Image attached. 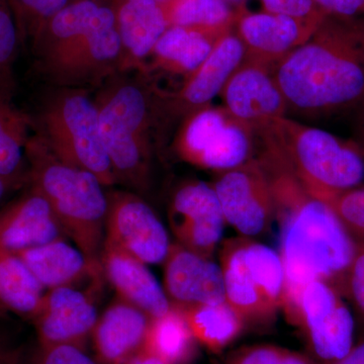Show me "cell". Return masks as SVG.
Listing matches in <instances>:
<instances>
[{
    "label": "cell",
    "mask_w": 364,
    "mask_h": 364,
    "mask_svg": "<svg viewBox=\"0 0 364 364\" xmlns=\"http://www.w3.org/2000/svg\"><path fill=\"white\" fill-rule=\"evenodd\" d=\"M253 131L224 107H200L188 114L176 144L184 161L200 168L227 171L250 160Z\"/></svg>",
    "instance_id": "10"
},
{
    "label": "cell",
    "mask_w": 364,
    "mask_h": 364,
    "mask_svg": "<svg viewBox=\"0 0 364 364\" xmlns=\"http://www.w3.org/2000/svg\"><path fill=\"white\" fill-rule=\"evenodd\" d=\"M0 346H1V345H0Z\"/></svg>",
    "instance_id": "46"
},
{
    "label": "cell",
    "mask_w": 364,
    "mask_h": 364,
    "mask_svg": "<svg viewBox=\"0 0 364 364\" xmlns=\"http://www.w3.org/2000/svg\"><path fill=\"white\" fill-rule=\"evenodd\" d=\"M358 105L360 107V111H359L358 130H356L358 131V136H356L358 142L354 145L360 150L364 156V100Z\"/></svg>",
    "instance_id": "40"
},
{
    "label": "cell",
    "mask_w": 364,
    "mask_h": 364,
    "mask_svg": "<svg viewBox=\"0 0 364 364\" xmlns=\"http://www.w3.org/2000/svg\"><path fill=\"white\" fill-rule=\"evenodd\" d=\"M65 231L49 203L36 189L0 210V250L18 253L64 240Z\"/></svg>",
    "instance_id": "19"
},
{
    "label": "cell",
    "mask_w": 364,
    "mask_h": 364,
    "mask_svg": "<svg viewBox=\"0 0 364 364\" xmlns=\"http://www.w3.org/2000/svg\"><path fill=\"white\" fill-rule=\"evenodd\" d=\"M46 73L63 85L91 82L121 64L122 44L114 9L105 6L90 25L76 26L35 51Z\"/></svg>",
    "instance_id": "8"
},
{
    "label": "cell",
    "mask_w": 364,
    "mask_h": 364,
    "mask_svg": "<svg viewBox=\"0 0 364 364\" xmlns=\"http://www.w3.org/2000/svg\"><path fill=\"white\" fill-rule=\"evenodd\" d=\"M235 26L215 28L170 26L151 52L152 68L188 77L208 58Z\"/></svg>",
    "instance_id": "22"
},
{
    "label": "cell",
    "mask_w": 364,
    "mask_h": 364,
    "mask_svg": "<svg viewBox=\"0 0 364 364\" xmlns=\"http://www.w3.org/2000/svg\"><path fill=\"white\" fill-rule=\"evenodd\" d=\"M18 26L9 0H0V91L14 95V63L18 50Z\"/></svg>",
    "instance_id": "31"
},
{
    "label": "cell",
    "mask_w": 364,
    "mask_h": 364,
    "mask_svg": "<svg viewBox=\"0 0 364 364\" xmlns=\"http://www.w3.org/2000/svg\"><path fill=\"white\" fill-rule=\"evenodd\" d=\"M159 4L168 28L235 26L238 18V9H232L227 0H165Z\"/></svg>",
    "instance_id": "29"
},
{
    "label": "cell",
    "mask_w": 364,
    "mask_h": 364,
    "mask_svg": "<svg viewBox=\"0 0 364 364\" xmlns=\"http://www.w3.org/2000/svg\"><path fill=\"white\" fill-rule=\"evenodd\" d=\"M169 221L179 245L205 258L214 253L226 222L214 188L200 181L178 189Z\"/></svg>",
    "instance_id": "14"
},
{
    "label": "cell",
    "mask_w": 364,
    "mask_h": 364,
    "mask_svg": "<svg viewBox=\"0 0 364 364\" xmlns=\"http://www.w3.org/2000/svg\"><path fill=\"white\" fill-rule=\"evenodd\" d=\"M263 11L296 20L324 21L329 14L315 0H260Z\"/></svg>",
    "instance_id": "34"
},
{
    "label": "cell",
    "mask_w": 364,
    "mask_h": 364,
    "mask_svg": "<svg viewBox=\"0 0 364 364\" xmlns=\"http://www.w3.org/2000/svg\"><path fill=\"white\" fill-rule=\"evenodd\" d=\"M230 4H235L237 7L241 6L243 4L244 0H227Z\"/></svg>",
    "instance_id": "43"
},
{
    "label": "cell",
    "mask_w": 364,
    "mask_h": 364,
    "mask_svg": "<svg viewBox=\"0 0 364 364\" xmlns=\"http://www.w3.org/2000/svg\"><path fill=\"white\" fill-rule=\"evenodd\" d=\"M13 186L11 184L7 183L6 181H4V179L0 178V200L4 198V196H6L7 191L13 189Z\"/></svg>",
    "instance_id": "42"
},
{
    "label": "cell",
    "mask_w": 364,
    "mask_h": 364,
    "mask_svg": "<svg viewBox=\"0 0 364 364\" xmlns=\"http://www.w3.org/2000/svg\"><path fill=\"white\" fill-rule=\"evenodd\" d=\"M165 293L176 308L226 301L221 267L208 258L171 244L165 258Z\"/></svg>",
    "instance_id": "17"
},
{
    "label": "cell",
    "mask_w": 364,
    "mask_h": 364,
    "mask_svg": "<svg viewBox=\"0 0 364 364\" xmlns=\"http://www.w3.org/2000/svg\"><path fill=\"white\" fill-rule=\"evenodd\" d=\"M91 1H93V0H91Z\"/></svg>",
    "instance_id": "45"
},
{
    "label": "cell",
    "mask_w": 364,
    "mask_h": 364,
    "mask_svg": "<svg viewBox=\"0 0 364 364\" xmlns=\"http://www.w3.org/2000/svg\"><path fill=\"white\" fill-rule=\"evenodd\" d=\"M42 284L16 253L0 250V306L31 318L37 312L44 293Z\"/></svg>",
    "instance_id": "27"
},
{
    "label": "cell",
    "mask_w": 364,
    "mask_h": 364,
    "mask_svg": "<svg viewBox=\"0 0 364 364\" xmlns=\"http://www.w3.org/2000/svg\"><path fill=\"white\" fill-rule=\"evenodd\" d=\"M155 1L162 2V1H165V0H155Z\"/></svg>",
    "instance_id": "44"
},
{
    "label": "cell",
    "mask_w": 364,
    "mask_h": 364,
    "mask_svg": "<svg viewBox=\"0 0 364 364\" xmlns=\"http://www.w3.org/2000/svg\"><path fill=\"white\" fill-rule=\"evenodd\" d=\"M114 11L122 44L119 67L136 66L168 28L161 6L155 0H121Z\"/></svg>",
    "instance_id": "23"
},
{
    "label": "cell",
    "mask_w": 364,
    "mask_h": 364,
    "mask_svg": "<svg viewBox=\"0 0 364 364\" xmlns=\"http://www.w3.org/2000/svg\"><path fill=\"white\" fill-rule=\"evenodd\" d=\"M13 97L0 91V178L16 188L28 181L26 150L32 121L13 104Z\"/></svg>",
    "instance_id": "25"
},
{
    "label": "cell",
    "mask_w": 364,
    "mask_h": 364,
    "mask_svg": "<svg viewBox=\"0 0 364 364\" xmlns=\"http://www.w3.org/2000/svg\"><path fill=\"white\" fill-rule=\"evenodd\" d=\"M105 242L146 264L164 261L171 246L154 210L142 198L124 191L107 195Z\"/></svg>",
    "instance_id": "12"
},
{
    "label": "cell",
    "mask_w": 364,
    "mask_h": 364,
    "mask_svg": "<svg viewBox=\"0 0 364 364\" xmlns=\"http://www.w3.org/2000/svg\"><path fill=\"white\" fill-rule=\"evenodd\" d=\"M254 134L264 144L265 161L311 198L323 202L363 181V153L328 132L282 117Z\"/></svg>",
    "instance_id": "3"
},
{
    "label": "cell",
    "mask_w": 364,
    "mask_h": 364,
    "mask_svg": "<svg viewBox=\"0 0 364 364\" xmlns=\"http://www.w3.org/2000/svg\"><path fill=\"white\" fill-rule=\"evenodd\" d=\"M238 9L236 33L245 48L244 61L274 69L282 60L308 42L324 21L296 20L289 16Z\"/></svg>",
    "instance_id": "13"
},
{
    "label": "cell",
    "mask_w": 364,
    "mask_h": 364,
    "mask_svg": "<svg viewBox=\"0 0 364 364\" xmlns=\"http://www.w3.org/2000/svg\"><path fill=\"white\" fill-rule=\"evenodd\" d=\"M0 364H20V354L0 346Z\"/></svg>",
    "instance_id": "41"
},
{
    "label": "cell",
    "mask_w": 364,
    "mask_h": 364,
    "mask_svg": "<svg viewBox=\"0 0 364 364\" xmlns=\"http://www.w3.org/2000/svg\"><path fill=\"white\" fill-rule=\"evenodd\" d=\"M28 181L44 196L66 235L95 269L105 242L107 195L102 182L86 170L56 157L39 133L26 145Z\"/></svg>",
    "instance_id": "4"
},
{
    "label": "cell",
    "mask_w": 364,
    "mask_h": 364,
    "mask_svg": "<svg viewBox=\"0 0 364 364\" xmlns=\"http://www.w3.org/2000/svg\"><path fill=\"white\" fill-rule=\"evenodd\" d=\"M221 269L226 301L245 323L267 321L284 306L286 272L272 249L248 239L228 241Z\"/></svg>",
    "instance_id": "7"
},
{
    "label": "cell",
    "mask_w": 364,
    "mask_h": 364,
    "mask_svg": "<svg viewBox=\"0 0 364 364\" xmlns=\"http://www.w3.org/2000/svg\"><path fill=\"white\" fill-rule=\"evenodd\" d=\"M277 203L286 213L282 257L286 289L322 279L337 287L346 284V274L355 242L325 203L306 195L298 183L284 181L275 188Z\"/></svg>",
    "instance_id": "2"
},
{
    "label": "cell",
    "mask_w": 364,
    "mask_h": 364,
    "mask_svg": "<svg viewBox=\"0 0 364 364\" xmlns=\"http://www.w3.org/2000/svg\"><path fill=\"white\" fill-rule=\"evenodd\" d=\"M224 109L253 132L286 117L287 100L268 67L243 61L223 88Z\"/></svg>",
    "instance_id": "15"
},
{
    "label": "cell",
    "mask_w": 364,
    "mask_h": 364,
    "mask_svg": "<svg viewBox=\"0 0 364 364\" xmlns=\"http://www.w3.org/2000/svg\"><path fill=\"white\" fill-rule=\"evenodd\" d=\"M100 136L117 182L144 189L149 181L150 104L145 90L114 81L95 100Z\"/></svg>",
    "instance_id": "5"
},
{
    "label": "cell",
    "mask_w": 364,
    "mask_h": 364,
    "mask_svg": "<svg viewBox=\"0 0 364 364\" xmlns=\"http://www.w3.org/2000/svg\"><path fill=\"white\" fill-rule=\"evenodd\" d=\"M245 48L233 32L227 33L215 45L208 58L184 80L181 90L169 97L167 105L174 114L193 112L207 107L239 66L243 63Z\"/></svg>",
    "instance_id": "18"
},
{
    "label": "cell",
    "mask_w": 364,
    "mask_h": 364,
    "mask_svg": "<svg viewBox=\"0 0 364 364\" xmlns=\"http://www.w3.org/2000/svg\"><path fill=\"white\" fill-rule=\"evenodd\" d=\"M225 364H318L313 358L270 344L242 347L230 354Z\"/></svg>",
    "instance_id": "33"
},
{
    "label": "cell",
    "mask_w": 364,
    "mask_h": 364,
    "mask_svg": "<svg viewBox=\"0 0 364 364\" xmlns=\"http://www.w3.org/2000/svg\"><path fill=\"white\" fill-rule=\"evenodd\" d=\"M282 308L321 364L337 363L353 347V318L339 289L330 282L313 279L286 289Z\"/></svg>",
    "instance_id": "9"
},
{
    "label": "cell",
    "mask_w": 364,
    "mask_h": 364,
    "mask_svg": "<svg viewBox=\"0 0 364 364\" xmlns=\"http://www.w3.org/2000/svg\"><path fill=\"white\" fill-rule=\"evenodd\" d=\"M20 39L33 42L43 26L68 4V0H9Z\"/></svg>",
    "instance_id": "30"
},
{
    "label": "cell",
    "mask_w": 364,
    "mask_h": 364,
    "mask_svg": "<svg viewBox=\"0 0 364 364\" xmlns=\"http://www.w3.org/2000/svg\"><path fill=\"white\" fill-rule=\"evenodd\" d=\"M41 136L61 161L86 170L104 186L117 183L100 136L95 100L79 90L49 98L40 117Z\"/></svg>",
    "instance_id": "6"
},
{
    "label": "cell",
    "mask_w": 364,
    "mask_h": 364,
    "mask_svg": "<svg viewBox=\"0 0 364 364\" xmlns=\"http://www.w3.org/2000/svg\"><path fill=\"white\" fill-rule=\"evenodd\" d=\"M196 339L178 309L151 318L143 350L169 364H188L195 356Z\"/></svg>",
    "instance_id": "28"
},
{
    "label": "cell",
    "mask_w": 364,
    "mask_h": 364,
    "mask_svg": "<svg viewBox=\"0 0 364 364\" xmlns=\"http://www.w3.org/2000/svg\"><path fill=\"white\" fill-rule=\"evenodd\" d=\"M323 203L331 208L352 238L364 242V188L335 193Z\"/></svg>",
    "instance_id": "32"
},
{
    "label": "cell",
    "mask_w": 364,
    "mask_h": 364,
    "mask_svg": "<svg viewBox=\"0 0 364 364\" xmlns=\"http://www.w3.org/2000/svg\"><path fill=\"white\" fill-rule=\"evenodd\" d=\"M151 318L119 299L97 318L93 344L104 364H124L143 350Z\"/></svg>",
    "instance_id": "21"
},
{
    "label": "cell",
    "mask_w": 364,
    "mask_h": 364,
    "mask_svg": "<svg viewBox=\"0 0 364 364\" xmlns=\"http://www.w3.org/2000/svg\"><path fill=\"white\" fill-rule=\"evenodd\" d=\"M272 75L287 107L298 111L324 114L358 105L364 100V23L329 14Z\"/></svg>",
    "instance_id": "1"
},
{
    "label": "cell",
    "mask_w": 364,
    "mask_h": 364,
    "mask_svg": "<svg viewBox=\"0 0 364 364\" xmlns=\"http://www.w3.org/2000/svg\"><path fill=\"white\" fill-rule=\"evenodd\" d=\"M334 364H364V341L353 345L351 350Z\"/></svg>",
    "instance_id": "38"
},
{
    "label": "cell",
    "mask_w": 364,
    "mask_h": 364,
    "mask_svg": "<svg viewBox=\"0 0 364 364\" xmlns=\"http://www.w3.org/2000/svg\"><path fill=\"white\" fill-rule=\"evenodd\" d=\"M225 221L245 236L261 234L277 207L267 169L260 161L247 162L223 171L214 184Z\"/></svg>",
    "instance_id": "11"
},
{
    "label": "cell",
    "mask_w": 364,
    "mask_h": 364,
    "mask_svg": "<svg viewBox=\"0 0 364 364\" xmlns=\"http://www.w3.org/2000/svg\"><path fill=\"white\" fill-rule=\"evenodd\" d=\"M321 9L331 16L354 18L364 11V0H315Z\"/></svg>",
    "instance_id": "37"
},
{
    "label": "cell",
    "mask_w": 364,
    "mask_h": 364,
    "mask_svg": "<svg viewBox=\"0 0 364 364\" xmlns=\"http://www.w3.org/2000/svg\"><path fill=\"white\" fill-rule=\"evenodd\" d=\"M44 289L75 287L87 277L100 279L102 270L95 269L78 248L57 240L16 253Z\"/></svg>",
    "instance_id": "24"
},
{
    "label": "cell",
    "mask_w": 364,
    "mask_h": 364,
    "mask_svg": "<svg viewBox=\"0 0 364 364\" xmlns=\"http://www.w3.org/2000/svg\"><path fill=\"white\" fill-rule=\"evenodd\" d=\"M345 289L364 316V242H356L346 274Z\"/></svg>",
    "instance_id": "36"
},
{
    "label": "cell",
    "mask_w": 364,
    "mask_h": 364,
    "mask_svg": "<svg viewBox=\"0 0 364 364\" xmlns=\"http://www.w3.org/2000/svg\"><path fill=\"white\" fill-rule=\"evenodd\" d=\"M97 318L87 294L75 287H57L44 294L32 321L39 346L72 345L83 349Z\"/></svg>",
    "instance_id": "16"
},
{
    "label": "cell",
    "mask_w": 364,
    "mask_h": 364,
    "mask_svg": "<svg viewBox=\"0 0 364 364\" xmlns=\"http://www.w3.org/2000/svg\"><path fill=\"white\" fill-rule=\"evenodd\" d=\"M100 264L119 299L136 306L150 318L169 312L171 304L166 293L146 267V263L104 242Z\"/></svg>",
    "instance_id": "20"
},
{
    "label": "cell",
    "mask_w": 364,
    "mask_h": 364,
    "mask_svg": "<svg viewBox=\"0 0 364 364\" xmlns=\"http://www.w3.org/2000/svg\"><path fill=\"white\" fill-rule=\"evenodd\" d=\"M32 364H97L85 353L82 348L72 345L39 346Z\"/></svg>",
    "instance_id": "35"
},
{
    "label": "cell",
    "mask_w": 364,
    "mask_h": 364,
    "mask_svg": "<svg viewBox=\"0 0 364 364\" xmlns=\"http://www.w3.org/2000/svg\"><path fill=\"white\" fill-rule=\"evenodd\" d=\"M176 309L186 318L196 341L215 353L229 346L245 325L243 318L226 301Z\"/></svg>",
    "instance_id": "26"
},
{
    "label": "cell",
    "mask_w": 364,
    "mask_h": 364,
    "mask_svg": "<svg viewBox=\"0 0 364 364\" xmlns=\"http://www.w3.org/2000/svg\"><path fill=\"white\" fill-rule=\"evenodd\" d=\"M124 364H169L150 352L142 350Z\"/></svg>",
    "instance_id": "39"
}]
</instances>
